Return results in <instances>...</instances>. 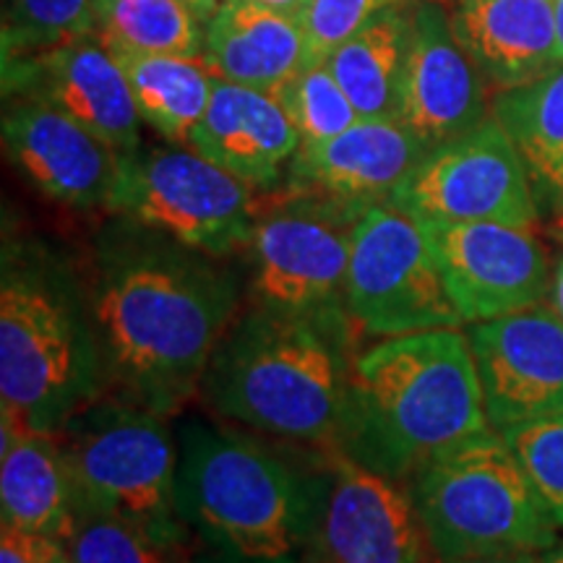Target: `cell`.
I'll return each instance as SVG.
<instances>
[{
	"label": "cell",
	"instance_id": "obj_1",
	"mask_svg": "<svg viewBox=\"0 0 563 563\" xmlns=\"http://www.w3.org/2000/svg\"><path fill=\"white\" fill-rule=\"evenodd\" d=\"M154 235L104 249L87 300L115 397L173 415L201 389L241 290L214 256Z\"/></svg>",
	"mask_w": 563,
	"mask_h": 563
},
{
	"label": "cell",
	"instance_id": "obj_2",
	"mask_svg": "<svg viewBox=\"0 0 563 563\" xmlns=\"http://www.w3.org/2000/svg\"><path fill=\"white\" fill-rule=\"evenodd\" d=\"M470 334L386 336L355 355L340 449L402 483L443 449L490 431Z\"/></svg>",
	"mask_w": 563,
	"mask_h": 563
},
{
	"label": "cell",
	"instance_id": "obj_3",
	"mask_svg": "<svg viewBox=\"0 0 563 563\" xmlns=\"http://www.w3.org/2000/svg\"><path fill=\"white\" fill-rule=\"evenodd\" d=\"M344 308V306H342ZM340 306L238 316L203 373L201 394L220 418L298 443L340 446L347 410V323Z\"/></svg>",
	"mask_w": 563,
	"mask_h": 563
},
{
	"label": "cell",
	"instance_id": "obj_4",
	"mask_svg": "<svg viewBox=\"0 0 563 563\" xmlns=\"http://www.w3.org/2000/svg\"><path fill=\"white\" fill-rule=\"evenodd\" d=\"M108 376L87 292L55 266L5 251L0 279L3 422L60 433Z\"/></svg>",
	"mask_w": 563,
	"mask_h": 563
},
{
	"label": "cell",
	"instance_id": "obj_5",
	"mask_svg": "<svg viewBox=\"0 0 563 563\" xmlns=\"http://www.w3.org/2000/svg\"><path fill=\"white\" fill-rule=\"evenodd\" d=\"M178 509L253 563L290 561L311 527L306 481L235 428L188 420L178 431Z\"/></svg>",
	"mask_w": 563,
	"mask_h": 563
},
{
	"label": "cell",
	"instance_id": "obj_6",
	"mask_svg": "<svg viewBox=\"0 0 563 563\" xmlns=\"http://www.w3.org/2000/svg\"><path fill=\"white\" fill-rule=\"evenodd\" d=\"M410 496L439 561L545 553L559 543V522L493 428L431 456L412 475Z\"/></svg>",
	"mask_w": 563,
	"mask_h": 563
},
{
	"label": "cell",
	"instance_id": "obj_7",
	"mask_svg": "<svg viewBox=\"0 0 563 563\" xmlns=\"http://www.w3.org/2000/svg\"><path fill=\"white\" fill-rule=\"evenodd\" d=\"M55 435L76 511L123 519L162 545L178 540V441L167 415L100 397Z\"/></svg>",
	"mask_w": 563,
	"mask_h": 563
},
{
	"label": "cell",
	"instance_id": "obj_8",
	"mask_svg": "<svg viewBox=\"0 0 563 563\" xmlns=\"http://www.w3.org/2000/svg\"><path fill=\"white\" fill-rule=\"evenodd\" d=\"M256 188L186 144L121 154L110 211L175 243L222 258L245 249L256 222Z\"/></svg>",
	"mask_w": 563,
	"mask_h": 563
},
{
	"label": "cell",
	"instance_id": "obj_9",
	"mask_svg": "<svg viewBox=\"0 0 563 563\" xmlns=\"http://www.w3.org/2000/svg\"><path fill=\"white\" fill-rule=\"evenodd\" d=\"M342 298L352 323L384 340L462 327L426 228L391 201L371 203L352 230Z\"/></svg>",
	"mask_w": 563,
	"mask_h": 563
},
{
	"label": "cell",
	"instance_id": "obj_10",
	"mask_svg": "<svg viewBox=\"0 0 563 563\" xmlns=\"http://www.w3.org/2000/svg\"><path fill=\"white\" fill-rule=\"evenodd\" d=\"M368 207L298 188L272 207H258L245 245L256 306L285 313H319L340 306L352 230Z\"/></svg>",
	"mask_w": 563,
	"mask_h": 563
},
{
	"label": "cell",
	"instance_id": "obj_11",
	"mask_svg": "<svg viewBox=\"0 0 563 563\" xmlns=\"http://www.w3.org/2000/svg\"><path fill=\"white\" fill-rule=\"evenodd\" d=\"M389 201L420 222L538 224L530 170L493 115L422 154Z\"/></svg>",
	"mask_w": 563,
	"mask_h": 563
},
{
	"label": "cell",
	"instance_id": "obj_12",
	"mask_svg": "<svg viewBox=\"0 0 563 563\" xmlns=\"http://www.w3.org/2000/svg\"><path fill=\"white\" fill-rule=\"evenodd\" d=\"M443 287L462 323L540 306L551 292V262L530 228L501 222H422Z\"/></svg>",
	"mask_w": 563,
	"mask_h": 563
},
{
	"label": "cell",
	"instance_id": "obj_13",
	"mask_svg": "<svg viewBox=\"0 0 563 563\" xmlns=\"http://www.w3.org/2000/svg\"><path fill=\"white\" fill-rule=\"evenodd\" d=\"M485 412L506 433L563 415V321L548 302L470 323Z\"/></svg>",
	"mask_w": 563,
	"mask_h": 563
},
{
	"label": "cell",
	"instance_id": "obj_14",
	"mask_svg": "<svg viewBox=\"0 0 563 563\" xmlns=\"http://www.w3.org/2000/svg\"><path fill=\"white\" fill-rule=\"evenodd\" d=\"M3 95L60 110L118 154L141 146V115L121 63L97 34L3 60Z\"/></svg>",
	"mask_w": 563,
	"mask_h": 563
},
{
	"label": "cell",
	"instance_id": "obj_15",
	"mask_svg": "<svg viewBox=\"0 0 563 563\" xmlns=\"http://www.w3.org/2000/svg\"><path fill=\"white\" fill-rule=\"evenodd\" d=\"M485 79L439 0H415L397 121L426 150L473 131L490 115Z\"/></svg>",
	"mask_w": 563,
	"mask_h": 563
},
{
	"label": "cell",
	"instance_id": "obj_16",
	"mask_svg": "<svg viewBox=\"0 0 563 563\" xmlns=\"http://www.w3.org/2000/svg\"><path fill=\"white\" fill-rule=\"evenodd\" d=\"M319 540L329 563H439L410 490L350 456L334 462Z\"/></svg>",
	"mask_w": 563,
	"mask_h": 563
},
{
	"label": "cell",
	"instance_id": "obj_17",
	"mask_svg": "<svg viewBox=\"0 0 563 563\" xmlns=\"http://www.w3.org/2000/svg\"><path fill=\"white\" fill-rule=\"evenodd\" d=\"M3 146L42 196L70 209L110 207L121 154L51 104L5 97Z\"/></svg>",
	"mask_w": 563,
	"mask_h": 563
},
{
	"label": "cell",
	"instance_id": "obj_18",
	"mask_svg": "<svg viewBox=\"0 0 563 563\" xmlns=\"http://www.w3.org/2000/svg\"><path fill=\"white\" fill-rule=\"evenodd\" d=\"M428 150L399 121H357L327 141L300 144L290 162V188L334 199L389 201Z\"/></svg>",
	"mask_w": 563,
	"mask_h": 563
},
{
	"label": "cell",
	"instance_id": "obj_19",
	"mask_svg": "<svg viewBox=\"0 0 563 563\" xmlns=\"http://www.w3.org/2000/svg\"><path fill=\"white\" fill-rule=\"evenodd\" d=\"M302 144L269 91L214 79L209 108L188 146L251 188H274Z\"/></svg>",
	"mask_w": 563,
	"mask_h": 563
},
{
	"label": "cell",
	"instance_id": "obj_20",
	"mask_svg": "<svg viewBox=\"0 0 563 563\" xmlns=\"http://www.w3.org/2000/svg\"><path fill=\"white\" fill-rule=\"evenodd\" d=\"M452 30L488 87H519L559 66L555 0H460Z\"/></svg>",
	"mask_w": 563,
	"mask_h": 563
},
{
	"label": "cell",
	"instance_id": "obj_21",
	"mask_svg": "<svg viewBox=\"0 0 563 563\" xmlns=\"http://www.w3.org/2000/svg\"><path fill=\"white\" fill-rule=\"evenodd\" d=\"M201 60L214 79L269 95L311 63L300 21L249 0H222L203 24Z\"/></svg>",
	"mask_w": 563,
	"mask_h": 563
},
{
	"label": "cell",
	"instance_id": "obj_22",
	"mask_svg": "<svg viewBox=\"0 0 563 563\" xmlns=\"http://www.w3.org/2000/svg\"><path fill=\"white\" fill-rule=\"evenodd\" d=\"M3 522L40 538L66 540L74 527V490L58 435L3 422L0 431Z\"/></svg>",
	"mask_w": 563,
	"mask_h": 563
},
{
	"label": "cell",
	"instance_id": "obj_23",
	"mask_svg": "<svg viewBox=\"0 0 563 563\" xmlns=\"http://www.w3.org/2000/svg\"><path fill=\"white\" fill-rule=\"evenodd\" d=\"M412 5L382 11L323 58L363 121H397L399 87L412 32Z\"/></svg>",
	"mask_w": 563,
	"mask_h": 563
},
{
	"label": "cell",
	"instance_id": "obj_24",
	"mask_svg": "<svg viewBox=\"0 0 563 563\" xmlns=\"http://www.w3.org/2000/svg\"><path fill=\"white\" fill-rule=\"evenodd\" d=\"M136 110L170 144H186L209 108L214 76L194 55H115Z\"/></svg>",
	"mask_w": 563,
	"mask_h": 563
},
{
	"label": "cell",
	"instance_id": "obj_25",
	"mask_svg": "<svg viewBox=\"0 0 563 563\" xmlns=\"http://www.w3.org/2000/svg\"><path fill=\"white\" fill-rule=\"evenodd\" d=\"M490 115L522 154L532 186L553 201L563 186V63L519 87L493 91Z\"/></svg>",
	"mask_w": 563,
	"mask_h": 563
},
{
	"label": "cell",
	"instance_id": "obj_26",
	"mask_svg": "<svg viewBox=\"0 0 563 563\" xmlns=\"http://www.w3.org/2000/svg\"><path fill=\"white\" fill-rule=\"evenodd\" d=\"M95 34L112 55L203 51V19L183 0H95Z\"/></svg>",
	"mask_w": 563,
	"mask_h": 563
},
{
	"label": "cell",
	"instance_id": "obj_27",
	"mask_svg": "<svg viewBox=\"0 0 563 563\" xmlns=\"http://www.w3.org/2000/svg\"><path fill=\"white\" fill-rule=\"evenodd\" d=\"M95 34V0H5L3 60Z\"/></svg>",
	"mask_w": 563,
	"mask_h": 563
},
{
	"label": "cell",
	"instance_id": "obj_28",
	"mask_svg": "<svg viewBox=\"0 0 563 563\" xmlns=\"http://www.w3.org/2000/svg\"><path fill=\"white\" fill-rule=\"evenodd\" d=\"M274 97L298 129L302 144L327 141L361 121L323 60L300 68L285 87L274 91Z\"/></svg>",
	"mask_w": 563,
	"mask_h": 563
},
{
	"label": "cell",
	"instance_id": "obj_29",
	"mask_svg": "<svg viewBox=\"0 0 563 563\" xmlns=\"http://www.w3.org/2000/svg\"><path fill=\"white\" fill-rule=\"evenodd\" d=\"M63 543L76 563H170L167 545L104 514L76 511L74 527Z\"/></svg>",
	"mask_w": 563,
	"mask_h": 563
},
{
	"label": "cell",
	"instance_id": "obj_30",
	"mask_svg": "<svg viewBox=\"0 0 563 563\" xmlns=\"http://www.w3.org/2000/svg\"><path fill=\"white\" fill-rule=\"evenodd\" d=\"M501 435L525 464L551 517L563 527V415Z\"/></svg>",
	"mask_w": 563,
	"mask_h": 563
},
{
	"label": "cell",
	"instance_id": "obj_31",
	"mask_svg": "<svg viewBox=\"0 0 563 563\" xmlns=\"http://www.w3.org/2000/svg\"><path fill=\"white\" fill-rule=\"evenodd\" d=\"M407 3H415V0H311L298 19L306 34L308 58L311 63L323 60L373 16Z\"/></svg>",
	"mask_w": 563,
	"mask_h": 563
},
{
	"label": "cell",
	"instance_id": "obj_32",
	"mask_svg": "<svg viewBox=\"0 0 563 563\" xmlns=\"http://www.w3.org/2000/svg\"><path fill=\"white\" fill-rule=\"evenodd\" d=\"M0 563H37V538L3 522L0 527Z\"/></svg>",
	"mask_w": 563,
	"mask_h": 563
},
{
	"label": "cell",
	"instance_id": "obj_33",
	"mask_svg": "<svg viewBox=\"0 0 563 563\" xmlns=\"http://www.w3.org/2000/svg\"><path fill=\"white\" fill-rule=\"evenodd\" d=\"M439 563H545L538 553H488V555H464V559H446Z\"/></svg>",
	"mask_w": 563,
	"mask_h": 563
},
{
	"label": "cell",
	"instance_id": "obj_34",
	"mask_svg": "<svg viewBox=\"0 0 563 563\" xmlns=\"http://www.w3.org/2000/svg\"><path fill=\"white\" fill-rule=\"evenodd\" d=\"M34 538H37V563H76L70 559L68 548L63 540L40 538V534H34Z\"/></svg>",
	"mask_w": 563,
	"mask_h": 563
},
{
	"label": "cell",
	"instance_id": "obj_35",
	"mask_svg": "<svg viewBox=\"0 0 563 563\" xmlns=\"http://www.w3.org/2000/svg\"><path fill=\"white\" fill-rule=\"evenodd\" d=\"M249 3L266 5V9L282 11V13H287V16L300 19V16H302V11L308 9V3H311V0H249Z\"/></svg>",
	"mask_w": 563,
	"mask_h": 563
},
{
	"label": "cell",
	"instance_id": "obj_36",
	"mask_svg": "<svg viewBox=\"0 0 563 563\" xmlns=\"http://www.w3.org/2000/svg\"><path fill=\"white\" fill-rule=\"evenodd\" d=\"M548 306H551L563 321V258H559V264H555V269H553L551 292H548Z\"/></svg>",
	"mask_w": 563,
	"mask_h": 563
},
{
	"label": "cell",
	"instance_id": "obj_37",
	"mask_svg": "<svg viewBox=\"0 0 563 563\" xmlns=\"http://www.w3.org/2000/svg\"><path fill=\"white\" fill-rule=\"evenodd\" d=\"M183 3L191 5V9L203 19V24H207V21H209L211 16H214V11L220 9L222 0H183Z\"/></svg>",
	"mask_w": 563,
	"mask_h": 563
},
{
	"label": "cell",
	"instance_id": "obj_38",
	"mask_svg": "<svg viewBox=\"0 0 563 563\" xmlns=\"http://www.w3.org/2000/svg\"><path fill=\"white\" fill-rule=\"evenodd\" d=\"M555 26H559V63H563V0H555Z\"/></svg>",
	"mask_w": 563,
	"mask_h": 563
},
{
	"label": "cell",
	"instance_id": "obj_39",
	"mask_svg": "<svg viewBox=\"0 0 563 563\" xmlns=\"http://www.w3.org/2000/svg\"><path fill=\"white\" fill-rule=\"evenodd\" d=\"M543 561L545 563H563V540H559V543H555L551 551H545Z\"/></svg>",
	"mask_w": 563,
	"mask_h": 563
},
{
	"label": "cell",
	"instance_id": "obj_40",
	"mask_svg": "<svg viewBox=\"0 0 563 563\" xmlns=\"http://www.w3.org/2000/svg\"><path fill=\"white\" fill-rule=\"evenodd\" d=\"M551 203H553V211H555V224H563V186H561V191L555 194V199Z\"/></svg>",
	"mask_w": 563,
	"mask_h": 563
},
{
	"label": "cell",
	"instance_id": "obj_41",
	"mask_svg": "<svg viewBox=\"0 0 563 563\" xmlns=\"http://www.w3.org/2000/svg\"><path fill=\"white\" fill-rule=\"evenodd\" d=\"M555 238L563 243V224H555Z\"/></svg>",
	"mask_w": 563,
	"mask_h": 563
}]
</instances>
